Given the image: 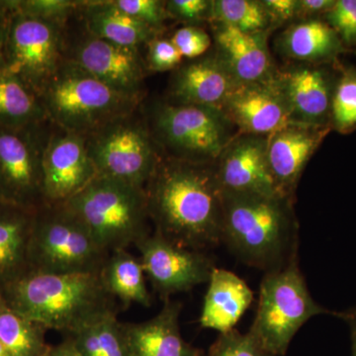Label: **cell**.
I'll return each instance as SVG.
<instances>
[{"label":"cell","instance_id":"6da1fadb","mask_svg":"<svg viewBox=\"0 0 356 356\" xmlns=\"http://www.w3.org/2000/svg\"><path fill=\"white\" fill-rule=\"evenodd\" d=\"M145 191L154 232L201 252L222 243V187L215 163L163 154Z\"/></svg>","mask_w":356,"mask_h":356},{"label":"cell","instance_id":"7a4b0ae2","mask_svg":"<svg viewBox=\"0 0 356 356\" xmlns=\"http://www.w3.org/2000/svg\"><path fill=\"white\" fill-rule=\"evenodd\" d=\"M222 243L264 273L298 255L299 224L292 197L222 189Z\"/></svg>","mask_w":356,"mask_h":356},{"label":"cell","instance_id":"3957f363","mask_svg":"<svg viewBox=\"0 0 356 356\" xmlns=\"http://www.w3.org/2000/svg\"><path fill=\"white\" fill-rule=\"evenodd\" d=\"M6 305L47 330L67 336L118 314L102 273H48L29 271L2 289Z\"/></svg>","mask_w":356,"mask_h":356},{"label":"cell","instance_id":"277c9868","mask_svg":"<svg viewBox=\"0 0 356 356\" xmlns=\"http://www.w3.org/2000/svg\"><path fill=\"white\" fill-rule=\"evenodd\" d=\"M39 99L51 123L83 136L134 113L143 102L117 92L67 58Z\"/></svg>","mask_w":356,"mask_h":356},{"label":"cell","instance_id":"5b68a950","mask_svg":"<svg viewBox=\"0 0 356 356\" xmlns=\"http://www.w3.org/2000/svg\"><path fill=\"white\" fill-rule=\"evenodd\" d=\"M64 205L109 254L153 233L145 187L97 175Z\"/></svg>","mask_w":356,"mask_h":356},{"label":"cell","instance_id":"8992f818","mask_svg":"<svg viewBox=\"0 0 356 356\" xmlns=\"http://www.w3.org/2000/svg\"><path fill=\"white\" fill-rule=\"evenodd\" d=\"M144 117L161 154L194 163L214 165L238 130L221 109L156 100Z\"/></svg>","mask_w":356,"mask_h":356},{"label":"cell","instance_id":"52a82bcc","mask_svg":"<svg viewBox=\"0 0 356 356\" xmlns=\"http://www.w3.org/2000/svg\"><path fill=\"white\" fill-rule=\"evenodd\" d=\"M318 315L339 318L341 312L327 310L314 300L296 255L286 266L264 273L257 315L248 332L269 355L283 356L299 330Z\"/></svg>","mask_w":356,"mask_h":356},{"label":"cell","instance_id":"ba28073f","mask_svg":"<svg viewBox=\"0 0 356 356\" xmlns=\"http://www.w3.org/2000/svg\"><path fill=\"white\" fill-rule=\"evenodd\" d=\"M109 252L64 204L37 210L30 245L31 271L102 273Z\"/></svg>","mask_w":356,"mask_h":356},{"label":"cell","instance_id":"9c48e42d","mask_svg":"<svg viewBox=\"0 0 356 356\" xmlns=\"http://www.w3.org/2000/svg\"><path fill=\"white\" fill-rule=\"evenodd\" d=\"M140 109L84 136L98 175L140 187L153 177L163 154Z\"/></svg>","mask_w":356,"mask_h":356},{"label":"cell","instance_id":"30bf717a","mask_svg":"<svg viewBox=\"0 0 356 356\" xmlns=\"http://www.w3.org/2000/svg\"><path fill=\"white\" fill-rule=\"evenodd\" d=\"M10 13L2 60L38 95L67 60V26Z\"/></svg>","mask_w":356,"mask_h":356},{"label":"cell","instance_id":"8fae6325","mask_svg":"<svg viewBox=\"0 0 356 356\" xmlns=\"http://www.w3.org/2000/svg\"><path fill=\"white\" fill-rule=\"evenodd\" d=\"M51 122L20 129L0 127V202L37 211L47 205L43 154Z\"/></svg>","mask_w":356,"mask_h":356},{"label":"cell","instance_id":"7c38bea8","mask_svg":"<svg viewBox=\"0 0 356 356\" xmlns=\"http://www.w3.org/2000/svg\"><path fill=\"white\" fill-rule=\"evenodd\" d=\"M81 26L83 32L79 37L72 38L67 32V60L81 65L117 92L143 102L149 70L140 48L97 38L86 31L81 23Z\"/></svg>","mask_w":356,"mask_h":356},{"label":"cell","instance_id":"4fadbf2b","mask_svg":"<svg viewBox=\"0 0 356 356\" xmlns=\"http://www.w3.org/2000/svg\"><path fill=\"white\" fill-rule=\"evenodd\" d=\"M135 247L154 292L163 301L208 283L215 268L205 252L181 247L154 231Z\"/></svg>","mask_w":356,"mask_h":356},{"label":"cell","instance_id":"5bb4252c","mask_svg":"<svg viewBox=\"0 0 356 356\" xmlns=\"http://www.w3.org/2000/svg\"><path fill=\"white\" fill-rule=\"evenodd\" d=\"M96 170L86 137L51 123L43 154V191L46 204H64L88 186Z\"/></svg>","mask_w":356,"mask_h":356},{"label":"cell","instance_id":"9a60e30c","mask_svg":"<svg viewBox=\"0 0 356 356\" xmlns=\"http://www.w3.org/2000/svg\"><path fill=\"white\" fill-rule=\"evenodd\" d=\"M332 65L297 63L276 70L290 123L331 127L332 96L339 74L331 69Z\"/></svg>","mask_w":356,"mask_h":356},{"label":"cell","instance_id":"2e32d148","mask_svg":"<svg viewBox=\"0 0 356 356\" xmlns=\"http://www.w3.org/2000/svg\"><path fill=\"white\" fill-rule=\"evenodd\" d=\"M267 145L268 136L238 133L215 163L222 189L268 196L282 195L269 168Z\"/></svg>","mask_w":356,"mask_h":356},{"label":"cell","instance_id":"e0dca14e","mask_svg":"<svg viewBox=\"0 0 356 356\" xmlns=\"http://www.w3.org/2000/svg\"><path fill=\"white\" fill-rule=\"evenodd\" d=\"M221 110L240 133L270 136L290 124L286 102L275 74L264 81L238 84Z\"/></svg>","mask_w":356,"mask_h":356},{"label":"cell","instance_id":"ac0fdd59","mask_svg":"<svg viewBox=\"0 0 356 356\" xmlns=\"http://www.w3.org/2000/svg\"><path fill=\"white\" fill-rule=\"evenodd\" d=\"M332 131L331 127L290 123L268 136L269 168L282 195L294 198L306 165Z\"/></svg>","mask_w":356,"mask_h":356},{"label":"cell","instance_id":"d6986e66","mask_svg":"<svg viewBox=\"0 0 356 356\" xmlns=\"http://www.w3.org/2000/svg\"><path fill=\"white\" fill-rule=\"evenodd\" d=\"M238 84L216 54L181 64L173 70L166 102L178 105H200L221 109Z\"/></svg>","mask_w":356,"mask_h":356},{"label":"cell","instance_id":"ffe728a7","mask_svg":"<svg viewBox=\"0 0 356 356\" xmlns=\"http://www.w3.org/2000/svg\"><path fill=\"white\" fill-rule=\"evenodd\" d=\"M270 33L247 34L222 24H213L215 54L238 84L270 79L277 67L267 46Z\"/></svg>","mask_w":356,"mask_h":356},{"label":"cell","instance_id":"44dd1931","mask_svg":"<svg viewBox=\"0 0 356 356\" xmlns=\"http://www.w3.org/2000/svg\"><path fill=\"white\" fill-rule=\"evenodd\" d=\"M182 304L166 300L158 315L142 323H123L129 356H199L182 337L179 317Z\"/></svg>","mask_w":356,"mask_h":356},{"label":"cell","instance_id":"7402d4cb","mask_svg":"<svg viewBox=\"0 0 356 356\" xmlns=\"http://www.w3.org/2000/svg\"><path fill=\"white\" fill-rule=\"evenodd\" d=\"M254 301V292L236 274L215 267L204 297L200 325L225 334L236 325Z\"/></svg>","mask_w":356,"mask_h":356},{"label":"cell","instance_id":"603a6c76","mask_svg":"<svg viewBox=\"0 0 356 356\" xmlns=\"http://www.w3.org/2000/svg\"><path fill=\"white\" fill-rule=\"evenodd\" d=\"M37 211L0 203V288L31 271L30 245Z\"/></svg>","mask_w":356,"mask_h":356},{"label":"cell","instance_id":"cb8c5ba5","mask_svg":"<svg viewBox=\"0 0 356 356\" xmlns=\"http://www.w3.org/2000/svg\"><path fill=\"white\" fill-rule=\"evenodd\" d=\"M280 53L297 63L332 65L346 51L337 32L320 18L290 25L278 40Z\"/></svg>","mask_w":356,"mask_h":356},{"label":"cell","instance_id":"d4e9b609","mask_svg":"<svg viewBox=\"0 0 356 356\" xmlns=\"http://www.w3.org/2000/svg\"><path fill=\"white\" fill-rule=\"evenodd\" d=\"M77 16L89 34L122 46L140 48L161 34L122 13L112 0L83 1Z\"/></svg>","mask_w":356,"mask_h":356},{"label":"cell","instance_id":"484cf974","mask_svg":"<svg viewBox=\"0 0 356 356\" xmlns=\"http://www.w3.org/2000/svg\"><path fill=\"white\" fill-rule=\"evenodd\" d=\"M38 95L0 60V127L20 129L48 121Z\"/></svg>","mask_w":356,"mask_h":356},{"label":"cell","instance_id":"4316f807","mask_svg":"<svg viewBox=\"0 0 356 356\" xmlns=\"http://www.w3.org/2000/svg\"><path fill=\"white\" fill-rule=\"evenodd\" d=\"M102 277L107 291L124 307L139 304L152 306V296L147 290L146 273L140 257L127 250H115L109 254L102 271Z\"/></svg>","mask_w":356,"mask_h":356},{"label":"cell","instance_id":"83f0119b","mask_svg":"<svg viewBox=\"0 0 356 356\" xmlns=\"http://www.w3.org/2000/svg\"><path fill=\"white\" fill-rule=\"evenodd\" d=\"M47 331L6 302L0 305V341L10 356H44L49 350L44 339Z\"/></svg>","mask_w":356,"mask_h":356},{"label":"cell","instance_id":"f1b7e54d","mask_svg":"<svg viewBox=\"0 0 356 356\" xmlns=\"http://www.w3.org/2000/svg\"><path fill=\"white\" fill-rule=\"evenodd\" d=\"M117 315L109 314L70 334L77 350L83 356H129L123 323Z\"/></svg>","mask_w":356,"mask_h":356},{"label":"cell","instance_id":"f546056e","mask_svg":"<svg viewBox=\"0 0 356 356\" xmlns=\"http://www.w3.org/2000/svg\"><path fill=\"white\" fill-rule=\"evenodd\" d=\"M210 22L247 34L271 33L274 29L261 0H212Z\"/></svg>","mask_w":356,"mask_h":356},{"label":"cell","instance_id":"4dcf8cb0","mask_svg":"<svg viewBox=\"0 0 356 356\" xmlns=\"http://www.w3.org/2000/svg\"><path fill=\"white\" fill-rule=\"evenodd\" d=\"M331 128L341 134L356 129V69L341 67L331 111Z\"/></svg>","mask_w":356,"mask_h":356},{"label":"cell","instance_id":"1f68e13d","mask_svg":"<svg viewBox=\"0 0 356 356\" xmlns=\"http://www.w3.org/2000/svg\"><path fill=\"white\" fill-rule=\"evenodd\" d=\"M11 11L30 17L67 25L76 15L83 1L76 0H4Z\"/></svg>","mask_w":356,"mask_h":356},{"label":"cell","instance_id":"d6a6232c","mask_svg":"<svg viewBox=\"0 0 356 356\" xmlns=\"http://www.w3.org/2000/svg\"><path fill=\"white\" fill-rule=\"evenodd\" d=\"M207 356H273L259 343L254 334L234 329L220 334Z\"/></svg>","mask_w":356,"mask_h":356},{"label":"cell","instance_id":"836d02e7","mask_svg":"<svg viewBox=\"0 0 356 356\" xmlns=\"http://www.w3.org/2000/svg\"><path fill=\"white\" fill-rule=\"evenodd\" d=\"M115 6L134 19L161 33L165 22L170 19L165 1L161 0H112Z\"/></svg>","mask_w":356,"mask_h":356},{"label":"cell","instance_id":"e575fe53","mask_svg":"<svg viewBox=\"0 0 356 356\" xmlns=\"http://www.w3.org/2000/svg\"><path fill=\"white\" fill-rule=\"evenodd\" d=\"M327 23L346 46L356 44V0H336L324 16Z\"/></svg>","mask_w":356,"mask_h":356},{"label":"cell","instance_id":"d590c367","mask_svg":"<svg viewBox=\"0 0 356 356\" xmlns=\"http://www.w3.org/2000/svg\"><path fill=\"white\" fill-rule=\"evenodd\" d=\"M172 42L182 58L194 60L203 57L204 54L209 50L212 39L202 28L195 25H187L179 28L172 35Z\"/></svg>","mask_w":356,"mask_h":356},{"label":"cell","instance_id":"8d00e7d4","mask_svg":"<svg viewBox=\"0 0 356 356\" xmlns=\"http://www.w3.org/2000/svg\"><path fill=\"white\" fill-rule=\"evenodd\" d=\"M146 65L151 72H163L175 70L181 65L182 56L172 40L156 38L147 44Z\"/></svg>","mask_w":356,"mask_h":356},{"label":"cell","instance_id":"74e56055","mask_svg":"<svg viewBox=\"0 0 356 356\" xmlns=\"http://www.w3.org/2000/svg\"><path fill=\"white\" fill-rule=\"evenodd\" d=\"M165 6L170 19L193 25L210 21L212 0H170Z\"/></svg>","mask_w":356,"mask_h":356},{"label":"cell","instance_id":"f35d334b","mask_svg":"<svg viewBox=\"0 0 356 356\" xmlns=\"http://www.w3.org/2000/svg\"><path fill=\"white\" fill-rule=\"evenodd\" d=\"M274 29L298 18V0H261Z\"/></svg>","mask_w":356,"mask_h":356},{"label":"cell","instance_id":"ab89813d","mask_svg":"<svg viewBox=\"0 0 356 356\" xmlns=\"http://www.w3.org/2000/svg\"><path fill=\"white\" fill-rule=\"evenodd\" d=\"M336 3V0H298V18L301 20L320 18L325 15Z\"/></svg>","mask_w":356,"mask_h":356},{"label":"cell","instance_id":"60d3db41","mask_svg":"<svg viewBox=\"0 0 356 356\" xmlns=\"http://www.w3.org/2000/svg\"><path fill=\"white\" fill-rule=\"evenodd\" d=\"M44 356H83L77 350L76 346L72 343V339H67L64 343L55 346H49Z\"/></svg>","mask_w":356,"mask_h":356},{"label":"cell","instance_id":"b9f144b4","mask_svg":"<svg viewBox=\"0 0 356 356\" xmlns=\"http://www.w3.org/2000/svg\"><path fill=\"white\" fill-rule=\"evenodd\" d=\"M339 318L350 325L351 337V356H356V307L346 312H341Z\"/></svg>","mask_w":356,"mask_h":356},{"label":"cell","instance_id":"7bdbcfd3","mask_svg":"<svg viewBox=\"0 0 356 356\" xmlns=\"http://www.w3.org/2000/svg\"><path fill=\"white\" fill-rule=\"evenodd\" d=\"M9 17H10V13L4 6L3 0H0V60L2 58L4 43H6Z\"/></svg>","mask_w":356,"mask_h":356},{"label":"cell","instance_id":"ee69618b","mask_svg":"<svg viewBox=\"0 0 356 356\" xmlns=\"http://www.w3.org/2000/svg\"><path fill=\"white\" fill-rule=\"evenodd\" d=\"M0 356H10L1 341H0Z\"/></svg>","mask_w":356,"mask_h":356},{"label":"cell","instance_id":"f6af8a7d","mask_svg":"<svg viewBox=\"0 0 356 356\" xmlns=\"http://www.w3.org/2000/svg\"><path fill=\"white\" fill-rule=\"evenodd\" d=\"M3 294H2V289L1 288H0V305H1V304L3 303Z\"/></svg>","mask_w":356,"mask_h":356},{"label":"cell","instance_id":"bcb514c9","mask_svg":"<svg viewBox=\"0 0 356 356\" xmlns=\"http://www.w3.org/2000/svg\"><path fill=\"white\" fill-rule=\"evenodd\" d=\"M0 203H2V202H0Z\"/></svg>","mask_w":356,"mask_h":356}]
</instances>
